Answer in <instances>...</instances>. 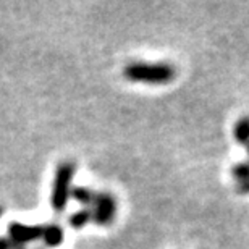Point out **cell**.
Wrapping results in <instances>:
<instances>
[{
    "instance_id": "1",
    "label": "cell",
    "mask_w": 249,
    "mask_h": 249,
    "mask_svg": "<svg viewBox=\"0 0 249 249\" xmlns=\"http://www.w3.org/2000/svg\"><path fill=\"white\" fill-rule=\"evenodd\" d=\"M128 81L144 84H167L175 79L177 70L172 63H141L133 62L123 68Z\"/></svg>"
},
{
    "instance_id": "2",
    "label": "cell",
    "mask_w": 249,
    "mask_h": 249,
    "mask_svg": "<svg viewBox=\"0 0 249 249\" xmlns=\"http://www.w3.org/2000/svg\"><path fill=\"white\" fill-rule=\"evenodd\" d=\"M74 172H76V165L71 160L62 162L55 172L51 194V206L57 213L65 212L68 199L71 197V180Z\"/></svg>"
},
{
    "instance_id": "3",
    "label": "cell",
    "mask_w": 249,
    "mask_h": 249,
    "mask_svg": "<svg viewBox=\"0 0 249 249\" xmlns=\"http://www.w3.org/2000/svg\"><path fill=\"white\" fill-rule=\"evenodd\" d=\"M92 222L99 227H107L113 222L117 215V199L110 193H97L94 199L92 209Z\"/></svg>"
},
{
    "instance_id": "4",
    "label": "cell",
    "mask_w": 249,
    "mask_h": 249,
    "mask_svg": "<svg viewBox=\"0 0 249 249\" xmlns=\"http://www.w3.org/2000/svg\"><path fill=\"white\" fill-rule=\"evenodd\" d=\"M42 225H23L19 222H12L8 225V238L21 246H26L28 243L37 241L42 238Z\"/></svg>"
},
{
    "instance_id": "5",
    "label": "cell",
    "mask_w": 249,
    "mask_h": 249,
    "mask_svg": "<svg viewBox=\"0 0 249 249\" xmlns=\"http://www.w3.org/2000/svg\"><path fill=\"white\" fill-rule=\"evenodd\" d=\"M41 240L44 241V245H46L47 248L60 246L63 243V240H65L63 228L58 225V223H49V225H44Z\"/></svg>"
},
{
    "instance_id": "6",
    "label": "cell",
    "mask_w": 249,
    "mask_h": 249,
    "mask_svg": "<svg viewBox=\"0 0 249 249\" xmlns=\"http://www.w3.org/2000/svg\"><path fill=\"white\" fill-rule=\"evenodd\" d=\"M89 222H92L91 209H81V211H76V212L71 213V215L68 217L70 227L74 228V230H79V228L86 227Z\"/></svg>"
},
{
    "instance_id": "7",
    "label": "cell",
    "mask_w": 249,
    "mask_h": 249,
    "mask_svg": "<svg viewBox=\"0 0 249 249\" xmlns=\"http://www.w3.org/2000/svg\"><path fill=\"white\" fill-rule=\"evenodd\" d=\"M233 136L243 146L249 144V117H243L236 122L235 129H233Z\"/></svg>"
},
{
    "instance_id": "8",
    "label": "cell",
    "mask_w": 249,
    "mask_h": 249,
    "mask_svg": "<svg viewBox=\"0 0 249 249\" xmlns=\"http://www.w3.org/2000/svg\"><path fill=\"white\" fill-rule=\"evenodd\" d=\"M96 194L97 193H94L89 188H84V186H78V188H73L71 189V196L76 199L79 204L86 206V209H89V206H92V204H94Z\"/></svg>"
},
{
    "instance_id": "9",
    "label": "cell",
    "mask_w": 249,
    "mask_h": 249,
    "mask_svg": "<svg viewBox=\"0 0 249 249\" xmlns=\"http://www.w3.org/2000/svg\"><path fill=\"white\" fill-rule=\"evenodd\" d=\"M233 177L236 178L238 183L241 181H248L249 180V162H241V163H236L235 167H233Z\"/></svg>"
},
{
    "instance_id": "10",
    "label": "cell",
    "mask_w": 249,
    "mask_h": 249,
    "mask_svg": "<svg viewBox=\"0 0 249 249\" xmlns=\"http://www.w3.org/2000/svg\"><path fill=\"white\" fill-rule=\"evenodd\" d=\"M0 249H28V248L15 243L8 236H0Z\"/></svg>"
},
{
    "instance_id": "11",
    "label": "cell",
    "mask_w": 249,
    "mask_h": 249,
    "mask_svg": "<svg viewBox=\"0 0 249 249\" xmlns=\"http://www.w3.org/2000/svg\"><path fill=\"white\" fill-rule=\"evenodd\" d=\"M236 191L240 193V194H249V180L238 183V185H236Z\"/></svg>"
},
{
    "instance_id": "12",
    "label": "cell",
    "mask_w": 249,
    "mask_h": 249,
    "mask_svg": "<svg viewBox=\"0 0 249 249\" xmlns=\"http://www.w3.org/2000/svg\"><path fill=\"white\" fill-rule=\"evenodd\" d=\"M2 213H3V209H2V207H0V217H2Z\"/></svg>"
},
{
    "instance_id": "13",
    "label": "cell",
    "mask_w": 249,
    "mask_h": 249,
    "mask_svg": "<svg viewBox=\"0 0 249 249\" xmlns=\"http://www.w3.org/2000/svg\"><path fill=\"white\" fill-rule=\"evenodd\" d=\"M248 152H249V144H248Z\"/></svg>"
}]
</instances>
